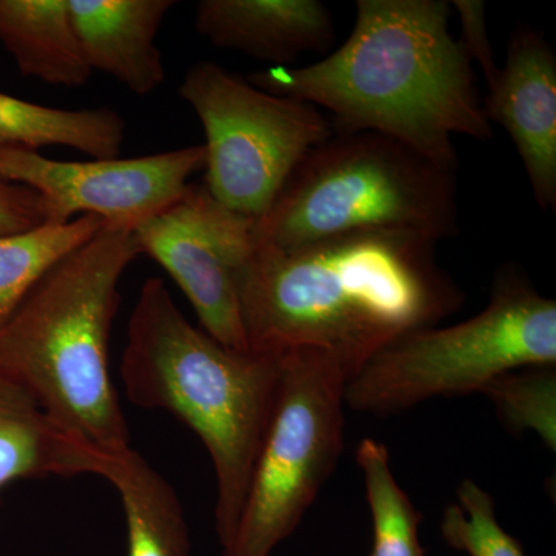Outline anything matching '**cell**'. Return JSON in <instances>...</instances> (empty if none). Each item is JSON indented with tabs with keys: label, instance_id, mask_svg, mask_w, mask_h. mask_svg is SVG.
Instances as JSON below:
<instances>
[{
	"label": "cell",
	"instance_id": "obj_1",
	"mask_svg": "<svg viewBox=\"0 0 556 556\" xmlns=\"http://www.w3.org/2000/svg\"><path fill=\"white\" fill-rule=\"evenodd\" d=\"M438 243L368 230L292 249L255 244L240 280L249 351H314L353 379L397 339L463 308L466 294L439 265Z\"/></svg>",
	"mask_w": 556,
	"mask_h": 556
},
{
	"label": "cell",
	"instance_id": "obj_2",
	"mask_svg": "<svg viewBox=\"0 0 556 556\" xmlns=\"http://www.w3.org/2000/svg\"><path fill=\"white\" fill-rule=\"evenodd\" d=\"M450 13L445 0H357L353 30L334 53L248 80L327 109L334 134L383 135L456 174L453 138L489 139L493 130Z\"/></svg>",
	"mask_w": 556,
	"mask_h": 556
},
{
	"label": "cell",
	"instance_id": "obj_3",
	"mask_svg": "<svg viewBox=\"0 0 556 556\" xmlns=\"http://www.w3.org/2000/svg\"><path fill=\"white\" fill-rule=\"evenodd\" d=\"M139 255L134 229L104 223L0 324V378L27 391L65 433L102 455L130 447L109 342L121 278Z\"/></svg>",
	"mask_w": 556,
	"mask_h": 556
},
{
	"label": "cell",
	"instance_id": "obj_4",
	"mask_svg": "<svg viewBox=\"0 0 556 556\" xmlns=\"http://www.w3.org/2000/svg\"><path fill=\"white\" fill-rule=\"evenodd\" d=\"M281 357L223 346L193 327L161 278H148L127 327L121 379L135 405L164 409L200 438L217 482L215 532H236L280 383Z\"/></svg>",
	"mask_w": 556,
	"mask_h": 556
},
{
	"label": "cell",
	"instance_id": "obj_5",
	"mask_svg": "<svg viewBox=\"0 0 556 556\" xmlns=\"http://www.w3.org/2000/svg\"><path fill=\"white\" fill-rule=\"evenodd\" d=\"M368 230L455 237V172L383 135L334 134L311 150L255 222L254 243L292 249Z\"/></svg>",
	"mask_w": 556,
	"mask_h": 556
},
{
	"label": "cell",
	"instance_id": "obj_6",
	"mask_svg": "<svg viewBox=\"0 0 556 556\" xmlns=\"http://www.w3.org/2000/svg\"><path fill=\"white\" fill-rule=\"evenodd\" d=\"M556 365V303L508 266L493 280L477 316L417 329L376 354L348 380L345 404L375 416L394 415L434 397L481 393L529 365Z\"/></svg>",
	"mask_w": 556,
	"mask_h": 556
},
{
	"label": "cell",
	"instance_id": "obj_7",
	"mask_svg": "<svg viewBox=\"0 0 556 556\" xmlns=\"http://www.w3.org/2000/svg\"><path fill=\"white\" fill-rule=\"evenodd\" d=\"M280 357L276 407L222 556H270L298 529L342 456L346 372L314 351Z\"/></svg>",
	"mask_w": 556,
	"mask_h": 556
},
{
	"label": "cell",
	"instance_id": "obj_8",
	"mask_svg": "<svg viewBox=\"0 0 556 556\" xmlns=\"http://www.w3.org/2000/svg\"><path fill=\"white\" fill-rule=\"evenodd\" d=\"M178 91L206 137L204 186L223 206L254 222L311 150L334 135L314 105L258 89L217 62L192 65Z\"/></svg>",
	"mask_w": 556,
	"mask_h": 556
},
{
	"label": "cell",
	"instance_id": "obj_9",
	"mask_svg": "<svg viewBox=\"0 0 556 556\" xmlns=\"http://www.w3.org/2000/svg\"><path fill=\"white\" fill-rule=\"evenodd\" d=\"M254 219L223 206L206 186L190 185L169 207L134 229L141 254L174 278L201 329L237 351H249L240 280L254 252Z\"/></svg>",
	"mask_w": 556,
	"mask_h": 556
},
{
	"label": "cell",
	"instance_id": "obj_10",
	"mask_svg": "<svg viewBox=\"0 0 556 556\" xmlns=\"http://www.w3.org/2000/svg\"><path fill=\"white\" fill-rule=\"evenodd\" d=\"M203 144L137 159L58 161L36 150L0 148V179L35 190L51 225L94 215L135 229L175 203L204 169Z\"/></svg>",
	"mask_w": 556,
	"mask_h": 556
},
{
	"label": "cell",
	"instance_id": "obj_11",
	"mask_svg": "<svg viewBox=\"0 0 556 556\" xmlns=\"http://www.w3.org/2000/svg\"><path fill=\"white\" fill-rule=\"evenodd\" d=\"M482 109L514 141L538 206L555 211L556 54L541 33L525 27L511 35Z\"/></svg>",
	"mask_w": 556,
	"mask_h": 556
},
{
	"label": "cell",
	"instance_id": "obj_12",
	"mask_svg": "<svg viewBox=\"0 0 556 556\" xmlns=\"http://www.w3.org/2000/svg\"><path fill=\"white\" fill-rule=\"evenodd\" d=\"M195 30L218 49L287 65L336 39L331 11L318 0H201Z\"/></svg>",
	"mask_w": 556,
	"mask_h": 556
},
{
	"label": "cell",
	"instance_id": "obj_13",
	"mask_svg": "<svg viewBox=\"0 0 556 556\" xmlns=\"http://www.w3.org/2000/svg\"><path fill=\"white\" fill-rule=\"evenodd\" d=\"M174 0H68L70 14L91 72L148 97L166 83L156 38Z\"/></svg>",
	"mask_w": 556,
	"mask_h": 556
},
{
	"label": "cell",
	"instance_id": "obj_14",
	"mask_svg": "<svg viewBox=\"0 0 556 556\" xmlns=\"http://www.w3.org/2000/svg\"><path fill=\"white\" fill-rule=\"evenodd\" d=\"M101 455L65 433L27 391L0 378V493L21 479L97 475Z\"/></svg>",
	"mask_w": 556,
	"mask_h": 556
},
{
	"label": "cell",
	"instance_id": "obj_15",
	"mask_svg": "<svg viewBox=\"0 0 556 556\" xmlns=\"http://www.w3.org/2000/svg\"><path fill=\"white\" fill-rule=\"evenodd\" d=\"M0 43L27 78L80 87L93 75L68 0H0Z\"/></svg>",
	"mask_w": 556,
	"mask_h": 556
},
{
	"label": "cell",
	"instance_id": "obj_16",
	"mask_svg": "<svg viewBox=\"0 0 556 556\" xmlns=\"http://www.w3.org/2000/svg\"><path fill=\"white\" fill-rule=\"evenodd\" d=\"M97 475L121 497L126 556H190L189 527L177 492L144 457L131 447L102 455Z\"/></svg>",
	"mask_w": 556,
	"mask_h": 556
},
{
	"label": "cell",
	"instance_id": "obj_17",
	"mask_svg": "<svg viewBox=\"0 0 556 556\" xmlns=\"http://www.w3.org/2000/svg\"><path fill=\"white\" fill-rule=\"evenodd\" d=\"M126 121L109 108L67 110L0 91V148H70L93 160L119 159Z\"/></svg>",
	"mask_w": 556,
	"mask_h": 556
},
{
	"label": "cell",
	"instance_id": "obj_18",
	"mask_svg": "<svg viewBox=\"0 0 556 556\" xmlns=\"http://www.w3.org/2000/svg\"><path fill=\"white\" fill-rule=\"evenodd\" d=\"M104 225L83 215L64 223H43L24 232L0 236V324L62 258L83 247Z\"/></svg>",
	"mask_w": 556,
	"mask_h": 556
},
{
	"label": "cell",
	"instance_id": "obj_19",
	"mask_svg": "<svg viewBox=\"0 0 556 556\" xmlns=\"http://www.w3.org/2000/svg\"><path fill=\"white\" fill-rule=\"evenodd\" d=\"M356 460L371 511L369 556H426L419 541L422 514L397 484L386 445L375 439H364L358 444Z\"/></svg>",
	"mask_w": 556,
	"mask_h": 556
},
{
	"label": "cell",
	"instance_id": "obj_20",
	"mask_svg": "<svg viewBox=\"0 0 556 556\" xmlns=\"http://www.w3.org/2000/svg\"><path fill=\"white\" fill-rule=\"evenodd\" d=\"M481 393L514 433L532 431L556 452V365H529L490 380Z\"/></svg>",
	"mask_w": 556,
	"mask_h": 556
},
{
	"label": "cell",
	"instance_id": "obj_21",
	"mask_svg": "<svg viewBox=\"0 0 556 556\" xmlns=\"http://www.w3.org/2000/svg\"><path fill=\"white\" fill-rule=\"evenodd\" d=\"M441 533L445 543L468 556H526L521 544L501 527L495 500L473 479H464L456 503L444 510Z\"/></svg>",
	"mask_w": 556,
	"mask_h": 556
},
{
	"label": "cell",
	"instance_id": "obj_22",
	"mask_svg": "<svg viewBox=\"0 0 556 556\" xmlns=\"http://www.w3.org/2000/svg\"><path fill=\"white\" fill-rule=\"evenodd\" d=\"M450 5L459 20L460 36L457 42L471 64L477 62L486 86H492L501 67H497L495 51L490 42L485 3L482 0H453Z\"/></svg>",
	"mask_w": 556,
	"mask_h": 556
},
{
	"label": "cell",
	"instance_id": "obj_23",
	"mask_svg": "<svg viewBox=\"0 0 556 556\" xmlns=\"http://www.w3.org/2000/svg\"><path fill=\"white\" fill-rule=\"evenodd\" d=\"M46 219V203L38 192L0 179V236L38 228Z\"/></svg>",
	"mask_w": 556,
	"mask_h": 556
}]
</instances>
